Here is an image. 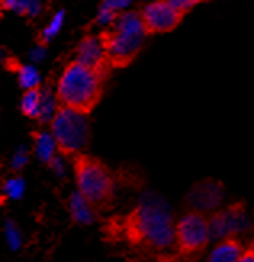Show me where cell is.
Masks as SVG:
<instances>
[{"mask_svg":"<svg viewBox=\"0 0 254 262\" xmlns=\"http://www.w3.org/2000/svg\"><path fill=\"white\" fill-rule=\"evenodd\" d=\"M4 233H5L7 245L11 251H19L21 246H23V235H21V230H19V227L16 225L15 221H11V219L5 221Z\"/></svg>","mask_w":254,"mask_h":262,"instance_id":"cell-18","label":"cell"},{"mask_svg":"<svg viewBox=\"0 0 254 262\" xmlns=\"http://www.w3.org/2000/svg\"><path fill=\"white\" fill-rule=\"evenodd\" d=\"M150 2H156V0H150Z\"/></svg>","mask_w":254,"mask_h":262,"instance_id":"cell-29","label":"cell"},{"mask_svg":"<svg viewBox=\"0 0 254 262\" xmlns=\"http://www.w3.org/2000/svg\"><path fill=\"white\" fill-rule=\"evenodd\" d=\"M243 253V246L235 236L222 238L211 251L206 262H237Z\"/></svg>","mask_w":254,"mask_h":262,"instance_id":"cell-11","label":"cell"},{"mask_svg":"<svg viewBox=\"0 0 254 262\" xmlns=\"http://www.w3.org/2000/svg\"><path fill=\"white\" fill-rule=\"evenodd\" d=\"M2 190L10 200H19V198H23V195H25L26 184L21 177H11V179L5 180Z\"/></svg>","mask_w":254,"mask_h":262,"instance_id":"cell-20","label":"cell"},{"mask_svg":"<svg viewBox=\"0 0 254 262\" xmlns=\"http://www.w3.org/2000/svg\"><path fill=\"white\" fill-rule=\"evenodd\" d=\"M174 242L180 256H196L211 242L209 217L206 214L188 211L176 224Z\"/></svg>","mask_w":254,"mask_h":262,"instance_id":"cell-6","label":"cell"},{"mask_svg":"<svg viewBox=\"0 0 254 262\" xmlns=\"http://www.w3.org/2000/svg\"><path fill=\"white\" fill-rule=\"evenodd\" d=\"M174 219L167 204L153 195L140 203L119 222L118 230L134 246L161 251L174 242Z\"/></svg>","mask_w":254,"mask_h":262,"instance_id":"cell-1","label":"cell"},{"mask_svg":"<svg viewBox=\"0 0 254 262\" xmlns=\"http://www.w3.org/2000/svg\"><path fill=\"white\" fill-rule=\"evenodd\" d=\"M129 4L131 0H101L97 23L98 25H113V21Z\"/></svg>","mask_w":254,"mask_h":262,"instance_id":"cell-14","label":"cell"},{"mask_svg":"<svg viewBox=\"0 0 254 262\" xmlns=\"http://www.w3.org/2000/svg\"><path fill=\"white\" fill-rule=\"evenodd\" d=\"M140 16L148 34H164L179 26L183 13L172 5L169 0H156V2L143 7Z\"/></svg>","mask_w":254,"mask_h":262,"instance_id":"cell-7","label":"cell"},{"mask_svg":"<svg viewBox=\"0 0 254 262\" xmlns=\"http://www.w3.org/2000/svg\"><path fill=\"white\" fill-rule=\"evenodd\" d=\"M19 2H21V0H0V4H2L4 10H16Z\"/></svg>","mask_w":254,"mask_h":262,"instance_id":"cell-25","label":"cell"},{"mask_svg":"<svg viewBox=\"0 0 254 262\" xmlns=\"http://www.w3.org/2000/svg\"><path fill=\"white\" fill-rule=\"evenodd\" d=\"M169 2L174 5L179 11H182V13L185 15L188 10H192L195 5H198L200 2H203V0H169Z\"/></svg>","mask_w":254,"mask_h":262,"instance_id":"cell-22","label":"cell"},{"mask_svg":"<svg viewBox=\"0 0 254 262\" xmlns=\"http://www.w3.org/2000/svg\"><path fill=\"white\" fill-rule=\"evenodd\" d=\"M29 159V153L26 148H19V150L15 153L13 159H11V167H13L15 170H19L21 167H25L26 163Z\"/></svg>","mask_w":254,"mask_h":262,"instance_id":"cell-21","label":"cell"},{"mask_svg":"<svg viewBox=\"0 0 254 262\" xmlns=\"http://www.w3.org/2000/svg\"><path fill=\"white\" fill-rule=\"evenodd\" d=\"M58 100H56V95L52 94L50 90H44L42 92V103H40V111H39V116L37 119L40 122H47V121H52V118L55 116L56 110H58Z\"/></svg>","mask_w":254,"mask_h":262,"instance_id":"cell-17","label":"cell"},{"mask_svg":"<svg viewBox=\"0 0 254 262\" xmlns=\"http://www.w3.org/2000/svg\"><path fill=\"white\" fill-rule=\"evenodd\" d=\"M146 34L140 13L137 11L119 13L113 21L111 29L100 34L105 43L110 66L124 68L131 64L140 52Z\"/></svg>","mask_w":254,"mask_h":262,"instance_id":"cell-3","label":"cell"},{"mask_svg":"<svg viewBox=\"0 0 254 262\" xmlns=\"http://www.w3.org/2000/svg\"><path fill=\"white\" fill-rule=\"evenodd\" d=\"M32 140H34V151H36L39 161L49 164L55 156V151L58 150L53 135L36 130V132H32Z\"/></svg>","mask_w":254,"mask_h":262,"instance_id":"cell-13","label":"cell"},{"mask_svg":"<svg viewBox=\"0 0 254 262\" xmlns=\"http://www.w3.org/2000/svg\"><path fill=\"white\" fill-rule=\"evenodd\" d=\"M251 249H254V240H252V243H251V246H249Z\"/></svg>","mask_w":254,"mask_h":262,"instance_id":"cell-28","label":"cell"},{"mask_svg":"<svg viewBox=\"0 0 254 262\" xmlns=\"http://www.w3.org/2000/svg\"><path fill=\"white\" fill-rule=\"evenodd\" d=\"M69 212H71L73 221L77 224L89 225L95 221L94 208H92V204L79 191L73 193L71 198H69Z\"/></svg>","mask_w":254,"mask_h":262,"instance_id":"cell-12","label":"cell"},{"mask_svg":"<svg viewBox=\"0 0 254 262\" xmlns=\"http://www.w3.org/2000/svg\"><path fill=\"white\" fill-rule=\"evenodd\" d=\"M42 103V90L39 87L28 89L21 98V113L28 118L37 119Z\"/></svg>","mask_w":254,"mask_h":262,"instance_id":"cell-15","label":"cell"},{"mask_svg":"<svg viewBox=\"0 0 254 262\" xmlns=\"http://www.w3.org/2000/svg\"><path fill=\"white\" fill-rule=\"evenodd\" d=\"M105 77L107 73L74 60L66 64L58 79L56 100L61 106L89 115L101 100Z\"/></svg>","mask_w":254,"mask_h":262,"instance_id":"cell-2","label":"cell"},{"mask_svg":"<svg viewBox=\"0 0 254 262\" xmlns=\"http://www.w3.org/2000/svg\"><path fill=\"white\" fill-rule=\"evenodd\" d=\"M16 73H18V81L19 85L28 90L40 85V74L34 66L29 64H18L16 66Z\"/></svg>","mask_w":254,"mask_h":262,"instance_id":"cell-16","label":"cell"},{"mask_svg":"<svg viewBox=\"0 0 254 262\" xmlns=\"http://www.w3.org/2000/svg\"><path fill=\"white\" fill-rule=\"evenodd\" d=\"M42 55H44V49L40 47L39 50L34 52V56H32V58H34V60H40V58H42Z\"/></svg>","mask_w":254,"mask_h":262,"instance_id":"cell-26","label":"cell"},{"mask_svg":"<svg viewBox=\"0 0 254 262\" xmlns=\"http://www.w3.org/2000/svg\"><path fill=\"white\" fill-rule=\"evenodd\" d=\"M237 262H254V249L249 248V249H246V251H243Z\"/></svg>","mask_w":254,"mask_h":262,"instance_id":"cell-24","label":"cell"},{"mask_svg":"<svg viewBox=\"0 0 254 262\" xmlns=\"http://www.w3.org/2000/svg\"><path fill=\"white\" fill-rule=\"evenodd\" d=\"M49 166H50V169L55 172V176L56 177H63L65 176V172H66V167H65V161H63V158L61 156H53V159L49 163Z\"/></svg>","mask_w":254,"mask_h":262,"instance_id":"cell-23","label":"cell"},{"mask_svg":"<svg viewBox=\"0 0 254 262\" xmlns=\"http://www.w3.org/2000/svg\"><path fill=\"white\" fill-rule=\"evenodd\" d=\"M87 115L76 110L58 106L52 118V135L65 156H76L84 150L89 142V121Z\"/></svg>","mask_w":254,"mask_h":262,"instance_id":"cell-5","label":"cell"},{"mask_svg":"<svg viewBox=\"0 0 254 262\" xmlns=\"http://www.w3.org/2000/svg\"><path fill=\"white\" fill-rule=\"evenodd\" d=\"M63 19H65V11H58V13H56V15L53 16V19H52L50 25L39 34V43H40V45L49 43V42L56 36V34H58V31H60L61 26H63Z\"/></svg>","mask_w":254,"mask_h":262,"instance_id":"cell-19","label":"cell"},{"mask_svg":"<svg viewBox=\"0 0 254 262\" xmlns=\"http://www.w3.org/2000/svg\"><path fill=\"white\" fill-rule=\"evenodd\" d=\"M248 227V217L243 203H235L222 211L213 212L209 217L211 240H222L227 236H235Z\"/></svg>","mask_w":254,"mask_h":262,"instance_id":"cell-8","label":"cell"},{"mask_svg":"<svg viewBox=\"0 0 254 262\" xmlns=\"http://www.w3.org/2000/svg\"><path fill=\"white\" fill-rule=\"evenodd\" d=\"M222 198H224V187L221 185V182L207 179L193 185V188L187 195L185 206L190 211L204 214L214 211L221 204Z\"/></svg>","mask_w":254,"mask_h":262,"instance_id":"cell-9","label":"cell"},{"mask_svg":"<svg viewBox=\"0 0 254 262\" xmlns=\"http://www.w3.org/2000/svg\"><path fill=\"white\" fill-rule=\"evenodd\" d=\"M74 176L77 191L94 209H107L114 198V179L100 159L89 155L74 156Z\"/></svg>","mask_w":254,"mask_h":262,"instance_id":"cell-4","label":"cell"},{"mask_svg":"<svg viewBox=\"0 0 254 262\" xmlns=\"http://www.w3.org/2000/svg\"><path fill=\"white\" fill-rule=\"evenodd\" d=\"M2 15H4V7H2V4H0V18H2Z\"/></svg>","mask_w":254,"mask_h":262,"instance_id":"cell-27","label":"cell"},{"mask_svg":"<svg viewBox=\"0 0 254 262\" xmlns=\"http://www.w3.org/2000/svg\"><path fill=\"white\" fill-rule=\"evenodd\" d=\"M76 60L107 74L111 68L108 63L107 49H105V43H103L101 36H94V34H89V36H86L79 42L76 49Z\"/></svg>","mask_w":254,"mask_h":262,"instance_id":"cell-10","label":"cell"}]
</instances>
